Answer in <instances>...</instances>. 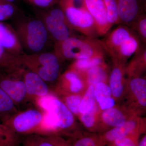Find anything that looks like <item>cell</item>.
<instances>
[{"label": "cell", "instance_id": "9", "mask_svg": "<svg viewBox=\"0 0 146 146\" xmlns=\"http://www.w3.org/2000/svg\"><path fill=\"white\" fill-rule=\"evenodd\" d=\"M24 68L0 69V88L10 97L18 109L28 102L23 78Z\"/></svg>", "mask_w": 146, "mask_h": 146}, {"label": "cell", "instance_id": "14", "mask_svg": "<svg viewBox=\"0 0 146 146\" xmlns=\"http://www.w3.org/2000/svg\"><path fill=\"white\" fill-rule=\"evenodd\" d=\"M82 5L94 18L98 36L106 34L111 26L103 0H82Z\"/></svg>", "mask_w": 146, "mask_h": 146}, {"label": "cell", "instance_id": "5", "mask_svg": "<svg viewBox=\"0 0 146 146\" xmlns=\"http://www.w3.org/2000/svg\"><path fill=\"white\" fill-rule=\"evenodd\" d=\"M14 30L23 49L27 51L28 54L42 52L46 46L50 35L40 19L19 21Z\"/></svg>", "mask_w": 146, "mask_h": 146}, {"label": "cell", "instance_id": "23", "mask_svg": "<svg viewBox=\"0 0 146 146\" xmlns=\"http://www.w3.org/2000/svg\"><path fill=\"white\" fill-rule=\"evenodd\" d=\"M19 110L12 99L0 88V122H2Z\"/></svg>", "mask_w": 146, "mask_h": 146}, {"label": "cell", "instance_id": "22", "mask_svg": "<svg viewBox=\"0 0 146 146\" xmlns=\"http://www.w3.org/2000/svg\"><path fill=\"white\" fill-rule=\"evenodd\" d=\"M101 111L97 103L91 110L80 115L79 119L89 132H100V115Z\"/></svg>", "mask_w": 146, "mask_h": 146}, {"label": "cell", "instance_id": "10", "mask_svg": "<svg viewBox=\"0 0 146 146\" xmlns=\"http://www.w3.org/2000/svg\"><path fill=\"white\" fill-rule=\"evenodd\" d=\"M23 78L28 102L37 104L38 102L45 97L54 95L47 83L36 73L24 68Z\"/></svg>", "mask_w": 146, "mask_h": 146}, {"label": "cell", "instance_id": "34", "mask_svg": "<svg viewBox=\"0 0 146 146\" xmlns=\"http://www.w3.org/2000/svg\"><path fill=\"white\" fill-rule=\"evenodd\" d=\"M94 95L96 100L102 98L112 97L111 90L108 84L99 82L94 86Z\"/></svg>", "mask_w": 146, "mask_h": 146}, {"label": "cell", "instance_id": "20", "mask_svg": "<svg viewBox=\"0 0 146 146\" xmlns=\"http://www.w3.org/2000/svg\"><path fill=\"white\" fill-rule=\"evenodd\" d=\"M146 50L142 47L134 54L132 60L125 66V75L127 78L141 76L146 69Z\"/></svg>", "mask_w": 146, "mask_h": 146}, {"label": "cell", "instance_id": "37", "mask_svg": "<svg viewBox=\"0 0 146 146\" xmlns=\"http://www.w3.org/2000/svg\"><path fill=\"white\" fill-rule=\"evenodd\" d=\"M97 104L102 111L114 107L116 106V101L112 97L102 98L96 100Z\"/></svg>", "mask_w": 146, "mask_h": 146}, {"label": "cell", "instance_id": "15", "mask_svg": "<svg viewBox=\"0 0 146 146\" xmlns=\"http://www.w3.org/2000/svg\"><path fill=\"white\" fill-rule=\"evenodd\" d=\"M38 14L39 19L44 25L54 42H62L72 36L71 30L65 23L52 17L46 11H39Z\"/></svg>", "mask_w": 146, "mask_h": 146}, {"label": "cell", "instance_id": "7", "mask_svg": "<svg viewBox=\"0 0 146 146\" xmlns=\"http://www.w3.org/2000/svg\"><path fill=\"white\" fill-rule=\"evenodd\" d=\"M58 4L71 30H75L88 37L98 36L94 18L83 5L77 7L75 0H59Z\"/></svg>", "mask_w": 146, "mask_h": 146}, {"label": "cell", "instance_id": "13", "mask_svg": "<svg viewBox=\"0 0 146 146\" xmlns=\"http://www.w3.org/2000/svg\"><path fill=\"white\" fill-rule=\"evenodd\" d=\"M120 24L129 27L145 11L144 0H115Z\"/></svg>", "mask_w": 146, "mask_h": 146}, {"label": "cell", "instance_id": "40", "mask_svg": "<svg viewBox=\"0 0 146 146\" xmlns=\"http://www.w3.org/2000/svg\"><path fill=\"white\" fill-rule=\"evenodd\" d=\"M6 1L10 2L13 3V2H14V1H16V0H6Z\"/></svg>", "mask_w": 146, "mask_h": 146}, {"label": "cell", "instance_id": "25", "mask_svg": "<svg viewBox=\"0 0 146 146\" xmlns=\"http://www.w3.org/2000/svg\"><path fill=\"white\" fill-rule=\"evenodd\" d=\"M23 67L20 56L14 55L6 50L0 45V69L11 70Z\"/></svg>", "mask_w": 146, "mask_h": 146}, {"label": "cell", "instance_id": "28", "mask_svg": "<svg viewBox=\"0 0 146 146\" xmlns=\"http://www.w3.org/2000/svg\"><path fill=\"white\" fill-rule=\"evenodd\" d=\"M96 104L94 95V86L90 85L86 88L80 102L79 108L80 114L81 115L91 110Z\"/></svg>", "mask_w": 146, "mask_h": 146}, {"label": "cell", "instance_id": "33", "mask_svg": "<svg viewBox=\"0 0 146 146\" xmlns=\"http://www.w3.org/2000/svg\"><path fill=\"white\" fill-rule=\"evenodd\" d=\"M144 132L137 131L117 139L112 143L115 146H137L139 138Z\"/></svg>", "mask_w": 146, "mask_h": 146}, {"label": "cell", "instance_id": "16", "mask_svg": "<svg viewBox=\"0 0 146 146\" xmlns=\"http://www.w3.org/2000/svg\"><path fill=\"white\" fill-rule=\"evenodd\" d=\"M132 117L121 107H114L101 111L100 115V132L103 133L112 128L122 125Z\"/></svg>", "mask_w": 146, "mask_h": 146}, {"label": "cell", "instance_id": "18", "mask_svg": "<svg viewBox=\"0 0 146 146\" xmlns=\"http://www.w3.org/2000/svg\"><path fill=\"white\" fill-rule=\"evenodd\" d=\"M0 45L8 52L14 55L20 56L25 53L15 30L1 23Z\"/></svg>", "mask_w": 146, "mask_h": 146}, {"label": "cell", "instance_id": "26", "mask_svg": "<svg viewBox=\"0 0 146 146\" xmlns=\"http://www.w3.org/2000/svg\"><path fill=\"white\" fill-rule=\"evenodd\" d=\"M19 143V135L0 122V146H17Z\"/></svg>", "mask_w": 146, "mask_h": 146}, {"label": "cell", "instance_id": "35", "mask_svg": "<svg viewBox=\"0 0 146 146\" xmlns=\"http://www.w3.org/2000/svg\"><path fill=\"white\" fill-rule=\"evenodd\" d=\"M39 8L48 9L58 4L59 0H24Z\"/></svg>", "mask_w": 146, "mask_h": 146}, {"label": "cell", "instance_id": "2", "mask_svg": "<svg viewBox=\"0 0 146 146\" xmlns=\"http://www.w3.org/2000/svg\"><path fill=\"white\" fill-rule=\"evenodd\" d=\"M113 64L125 65L128 59L141 48V41L132 29L120 25L103 41Z\"/></svg>", "mask_w": 146, "mask_h": 146}, {"label": "cell", "instance_id": "12", "mask_svg": "<svg viewBox=\"0 0 146 146\" xmlns=\"http://www.w3.org/2000/svg\"><path fill=\"white\" fill-rule=\"evenodd\" d=\"M87 88L80 76L74 71L68 69L58 78L53 91L58 97L70 94H84Z\"/></svg>", "mask_w": 146, "mask_h": 146}, {"label": "cell", "instance_id": "32", "mask_svg": "<svg viewBox=\"0 0 146 146\" xmlns=\"http://www.w3.org/2000/svg\"><path fill=\"white\" fill-rule=\"evenodd\" d=\"M135 32L140 38L141 42H146V16L145 13L133 22L129 27Z\"/></svg>", "mask_w": 146, "mask_h": 146}, {"label": "cell", "instance_id": "29", "mask_svg": "<svg viewBox=\"0 0 146 146\" xmlns=\"http://www.w3.org/2000/svg\"><path fill=\"white\" fill-rule=\"evenodd\" d=\"M22 146H54L47 136L39 134H31L26 136Z\"/></svg>", "mask_w": 146, "mask_h": 146}, {"label": "cell", "instance_id": "1", "mask_svg": "<svg viewBox=\"0 0 146 146\" xmlns=\"http://www.w3.org/2000/svg\"><path fill=\"white\" fill-rule=\"evenodd\" d=\"M2 123L18 135L53 134L48 111L38 106L19 110Z\"/></svg>", "mask_w": 146, "mask_h": 146}, {"label": "cell", "instance_id": "3", "mask_svg": "<svg viewBox=\"0 0 146 146\" xmlns=\"http://www.w3.org/2000/svg\"><path fill=\"white\" fill-rule=\"evenodd\" d=\"M54 53L59 59L77 60L108 54L104 43L97 37L71 36L55 42Z\"/></svg>", "mask_w": 146, "mask_h": 146}, {"label": "cell", "instance_id": "11", "mask_svg": "<svg viewBox=\"0 0 146 146\" xmlns=\"http://www.w3.org/2000/svg\"><path fill=\"white\" fill-rule=\"evenodd\" d=\"M146 130V120L140 116L132 117L127 120L123 124L112 128L103 133L99 134L102 143L106 146L112 143L117 139L124 137L133 132Z\"/></svg>", "mask_w": 146, "mask_h": 146}, {"label": "cell", "instance_id": "21", "mask_svg": "<svg viewBox=\"0 0 146 146\" xmlns=\"http://www.w3.org/2000/svg\"><path fill=\"white\" fill-rule=\"evenodd\" d=\"M71 146H105L102 143L99 134L77 131L67 136Z\"/></svg>", "mask_w": 146, "mask_h": 146}, {"label": "cell", "instance_id": "30", "mask_svg": "<svg viewBox=\"0 0 146 146\" xmlns=\"http://www.w3.org/2000/svg\"><path fill=\"white\" fill-rule=\"evenodd\" d=\"M106 12L108 23L112 27L115 24H119L117 7L115 0H103Z\"/></svg>", "mask_w": 146, "mask_h": 146}, {"label": "cell", "instance_id": "27", "mask_svg": "<svg viewBox=\"0 0 146 146\" xmlns=\"http://www.w3.org/2000/svg\"><path fill=\"white\" fill-rule=\"evenodd\" d=\"M84 94H70L58 97L68 107L74 116L78 118L80 115L79 108Z\"/></svg>", "mask_w": 146, "mask_h": 146}, {"label": "cell", "instance_id": "19", "mask_svg": "<svg viewBox=\"0 0 146 146\" xmlns=\"http://www.w3.org/2000/svg\"><path fill=\"white\" fill-rule=\"evenodd\" d=\"M108 71L109 67L105 63L94 66L78 74L87 87L90 85L95 86L99 82H104L108 84Z\"/></svg>", "mask_w": 146, "mask_h": 146}, {"label": "cell", "instance_id": "8", "mask_svg": "<svg viewBox=\"0 0 146 146\" xmlns=\"http://www.w3.org/2000/svg\"><path fill=\"white\" fill-rule=\"evenodd\" d=\"M121 106L131 117L141 116L146 110L145 78L134 77L127 78L125 93Z\"/></svg>", "mask_w": 146, "mask_h": 146}, {"label": "cell", "instance_id": "17", "mask_svg": "<svg viewBox=\"0 0 146 146\" xmlns=\"http://www.w3.org/2000/svg\"><path fill=\"white\" fill-rule=\"evenodd\" d=\"M113 65L108 77V85L111 90L112 98L116 101H118L122 99L125 91L127 78L125 77V65Z\"/></svg>", "mask_w": 146, "mask_h": 146}, {"label": "cell", "instance_id": "4", "mask_svg": "<svg viewBox=\"0 0 146 146\" xmlns=\"http://www.w3.org/2000/svg\"><path fill=\"white\" fill-rule=\"evenodd\" d=\"M41 100L44 101V104H40L37 106L48 111L49 120L54 134L67 136L79 130L75 117L55 94Z\"/></svg>", "mask_w": 146, "mask_h": 146}, {"label": "cell", "instance_id": "38", "mask_svg": "<svg viewBox=\"0 0 146 146\" xmlns=\"http://www.w3.org/2000/svg\"><path fill=\"white\" fill-rule=\"evenodd\" d=\"M137 146H146V134L143 136L141 140H139Z\"/></svg>", "mask_w": 146, "mask_h": 146}, {"label": "cell", "instance_id": "36", "mask_svg": "<svg viewBox=\"0 0 146 146\" xmlns=\"http://www.w3.org/2000/svg\"><path fill=\"white\" fill-rule=\"evenodd\" d=\"M47 137L54 146H71L68 139H65L61 135L53 134Z\"/></svg>", "mask_w": 146, "mask_h": 146}, {"label": "cell", "instance_id": "6", "mask_svg": "<svg viewBox=\"0 0 146 146\" xmlns=\"http://www.w3.org/2000/svg\"><path fill=\"white\" fill-rule=\"evenodd\" d=\"M20 58L24 68L36 73L47 83L54 82L60 76V59L54 52L24 53Z\"/></svg>", "mask_w": 146, "mask_h": 146}, {"label": "cell", "instance_id": "39", "mask_svg": "<svg viewBox=\"0 0 146 146\" xmlns=\"http://www.w3.org/2000/svg\"><path fill=\"white\" fill-rule=\"evenodd\" d=\"M106 146H115V145H114L113 143H110L108 144V145H107Z\"/></svg>", "mask_w": 146, "mask_h": 146}, {"label": "cell", "instance_id": "31", "mask_svg": "<svg viewBox=\"0 0 146 146\" xmlns=\"http://www.w3.org/2000/svg\"><path fill=\"white\" fill-rule=\"evenodd\" d=\"M18 7L13 3L0 0V22L8 20L17 13Z\"/></svg>", "mask_w": 146, "mask_h": 146}, {"label": "cell", "instance_id": "24", "mask_svg": "<svg viewBox=\"0 0 146 146\" xmlns=\"http://www.w3.org/2000/svg\"><path fill=\"white\" fill-rule=\"evenodd\" d=\"M105 56H98L77 59L71 64L68 69L80 74L94 66L105 63Z\"/></svg>", "mask_w": 146, "mask_h": 146}]
</instances>
